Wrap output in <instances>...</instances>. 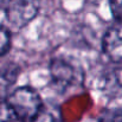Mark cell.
Wrapping results in <instances>:
<instances>
[{"label":"cell","mask_w":122,"mask_h":122,"mask_svg":"<svg viewBox=\"0 0 122 122\" xmlns=\"http://www.w3.org/2000/svg\"><path fill=\"white\" fill-rule=\"evenodd\" d=\"M5 104L19 122H33L43 109L39 94L30 86H21L12 91L6 97Z\"/></svg>","instance_id":"1"},{"label":"cell","mask_w":122,"mask_h":122,"mask_svg":"<svg viewBox=\"0 0 122 122\" xmlns=\"http://www.w3.org/2000/svg\"><path fill=\"white\" fill-rule=\"evenodd\" d=\"M50 76L56 89L62 94L81 89L84 82L82 68L76 62L65 58H53L51 61Z\"/></svg>","instance_id":"2"},{"label":"cell","mask_w":122,"mask_h":122,"mask_svg":"<svg viewBox=\"0 0 122 122\" xmlns=\"http://www.w3.org/2000/svg\"><path fill=\"white\" fill-rule=\"evenodd\" d=\"M2 8L7 21L14 29H21L37 17L41 0H2Z\"/></svg>","instance_id":"3"},{"label":"cell","mask_w":122,"mask_h":122,"mask_svg":"<svg viewBox=\"0 0 122 122\" xmlns=\"http://www.w3.org/2000/svg\"><path fill=\"white\" fill-rule=\"evenodd\" d=\"M106 56L114 63H122V24L110 27L102 41Z\"/></svg>","instance_id":"4"},{"label":"cell","mask_w":122,"mask_h":122,"mask_svg":"<svg viewBox=\"0 0 122 122\" xmlns=\"http://www.w3.org/2000/svg\"><path fill=\"white\" fill-rule=\"evenodd\" d=\"M17 76H18L17 68L6 69L5 71L0 72V103L4 102L8 96V90L11 85L15 82Z\"/></svg>","instance_id":"5"},{"label":"cell","mask_w":122,"mask_h":122,"mask_svg":"<svg viewBox=\"0 0 122 122\" xmlns=\"http://www.w3.org/2000/svg\"><path fill=\"white\" fill-rule=\"evenodd\" d=\"M103 88L112 95L122 92V70L115 69L104 77Z\"/></svg>","instance_id":"6"},{"label":"cell","mask_w":122,"mask_h":122,"mask_svg":"<svg viewBox=\"0 0 122 122\" xmlns=\"http://www.w3.org/2000/svg\"><path fill=\"white\" fill-rule=\"evenodd\" d=\"M98 122H122V109H106L98 117Z\"/></svg>","instance_id":"7"},{"label":"cell","mask_w":122,"mask_h":122,"mask_svg":"<svg viewBox=\"0 0 122 122\" xmlns=\"http://www.w3.org/2000/svg\"><path fill=\"white\" fill-rule=\"evenodd\" d=\"M11 46V33L10 31L0 25V56H4Z\"/></svg>","instance_id":"8"},{"label":"cell","mask_w":122,"mask_h":122,"mask_svg":"<svg viewBox=\"0 0 122 122\" xmlns=\"http://www.w3.org/2000/svg\"><path fill=\"white\" fill-rule=\"evenodd\" d=\"M109 6L114 19L122 24V0H109Z\"/></svg>","instance_id":"9"}]
</instances>
